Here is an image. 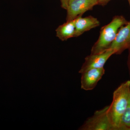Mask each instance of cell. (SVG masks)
Here are the masks:
<instances>
[{"mask_svg":"<svg viewBox=\"0 0 130 130\" xmlns=\"http://www.w3.org/2000/svg\"><path fill=\"white\" fill-rule=\"evenodd\" d=\"M75 27V37H78L84 33L96 28L100 24L96 18L90 16L83 18L79 16L74 19Z\"/></svg>","mask_w":130,"mask_h":130,"instance_id":"ba28073f","label":"cell"},{"mask_svg":"<svg viewBox=\"0 0 130 130\" xmlns=\"http://www.w3.org/2000/svg\"><path fill=\"white\" fill-rule=\"evenodd\" d=\"M98 5L105 6L107 5L111 0H97Z\"/></svg>","mask_w":130,"mask_h":130,"instance_id":"7c38bea8","label":"cell"},{"mask_svg":"<svg viewBox=\"0 0 130 130\" xmlns=\"http://www.w3.org/2000/svg\"><path fill=\"white\" fill-rule=\"evenodd\" d=\"M98 5L97 0H71L68 4L66 21L73 20Z\"/></svg>","mask_w":130,"mask_h":130,"instance_id":"277c9868","label":"cell"},{"mask_svg":"<svg viewBox=\"0 0 130 130\" xmlns=\"http://www.w3.org/2000/svg\"><path fill=\"white\" fill-rule=\"evenodd\" d=\"M104 68L91 69L81 73V88L86 91L93 90L105 73Z\"/></svg>","mask_w":130,"mask_h":130,"instance_id":"52a82bcc","label":"cell"},{"mask_svg":"<svg viewBox=\"0 0 130 130\" xmlns=\"http://www.w3.org/2000/svg\"><path fill=\"white\" fill-rule=\"evenodd\" d=\"M128 2H129V5L130 7V0H128Z\"/></svg>","mask_w":130,"mask_h":130,"instance_id":"5bb4252c","label":"cell"},{"mask_svg":"<svg viewBox=\"0 0 130 130\" xmlns=\"http://www.w3.org/2000/svg\"><path fill=\"white\" fill-rule=\"evenodd\" d=\"M128 50H129V55H128V64L130 74V47Z\"/></svg>","mask_w":130,"mask_h":130,"instance_id":"4fadbf2b","label":"cell"},{"mask_svg":"<svg viewBox=\"0 0 130 130\" xmlns=\"http://www.w3.org/2000/svg\"><path fill=\"white\" fill-rule=\"evenodd\" d=\"M114 51L110 49L99 54H90L86 56L85 61L79 70V73H83L91 69L104 68L105 63L113 55Z\"/></svg>","mask_w":130,"mask_h":130,"instance_id":"5b68a950","label":"cell"},{"mask_svg":"<svg viewBox=\"0 0 130 130\" xmlns=\"http://www.w3.org/2000/svg\"><path fill=\"white\" fill-rule=\"evenodd\" d=\"M130 47V21L119 29L109 49L113 50L115 54H120Z\"/></svg>","mask_w":130,"mask_h":130,"instance_id":"8992f818","label":"cell"},{"mask_svg":"<svg viewBox=\"0 0 130 130\" xmlns=\"http://www.w3.org/2000/svg\"><path fill=\"white\" fill-rule=\"evenodd\" d=\"M61 4V7L65 9H66L68 4L71 0H60Z\"/></svg>","mask_w":130,"mask_h":130,"instance_id":"8fae6325","label":"cell"},{"mask_svg":"<svg viewBox=\"0 0 130 130\" xmlns=\"http://www.w3.org/2000/svg\"><path fill=\"white\" fill-rule=\"evenodd\" d=\"M120 126L121 130H130V98L128 106L121 117Z\"/></svg>","mask_w":130,"mask_h":130,"instance_id":"30bf717a","label":"cell"},{"mask_svg":"<svg viewBox=\"0 0 130 130\" xmlns=\"http://www.w3.org/2000/svg\"><path fill=\"white\" fill-rule=\"evenodd\" d=\"M128 21L122 16H116L112 21L101 29L100 37L93 45L91 54H99L106 51L116 38L119 30Z\"/></svg>","mask_w":130,"mask_h":130,"instance_id":"7a4b0ae2","label":"cell"},{"mask_svg":"<svg viewBox=\"0 0 130 130\" xmlns=\"http://www.w3.org/2000/svg\"><path fill=\"white\" fill-rule=\"evenodd\" d=\"M130 98V81H126L114 91L113 100L107 111L110 122L117 130H121V117L129 103Z\"/></svg>","mask_w":130,"mask_h":130,"instance_id":"6da1fadb","label":"cell"},{"mask_svg":"<svg viewBox=\"0 0 130 130\" xmlns=\"http://www.w3.org/2000/svg\"><path fill=\"white\" fill-rule=\"evenodd\" d=\"M109 106L95 112L79 127L80 130H117L112 125L107 115Z\"/></svg>","mask_w":130,"mask_h":130,"instance_id":"3957f363","label":"cell"},{"mask_svg":"<svg viewBox=\"0 0 130 130\" xmlns=\"http://www.w3.org/2000/svg\"><path fill=\"white\" fill-rule=\"evenodd\" d=\"M56 37L63 41L75 37L74 20L67 21L66 23L58 26L56 29Z\"/></svg>","mask_w":130,"mask_h":130,"instance_id":"9c48e42d","label":"cell"}]
</instances>
